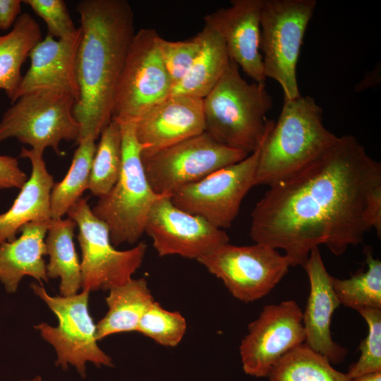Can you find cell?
Wrapping results in <instances>:
<instances>
[{
    "label": "cell",
    "mask_w": 381,
    "mask_h": 381,
    "mask_svg": "<svg viewBox=\"0 0 381 381\" xmlns=\"http://www.w3.org/2000/svg\"><path fill=\"white\" fill-rule=\"evenodd\" d=\"M81 30L68 37L56 40L47 35L29 54L30 65L22 77L13 103L20 97L37 91H53L79 99L76 57Z\"/></svg>",
    "instance_id": "cell-18"
},
{
    "label": "cell",
    "mask_w": 381,
    "mask_h": 381,
    "mask_svg": "<svg viewBox=\"0 0 381 381\" xmlns=\"http://www.w3.org/2000/svg\"><path fill=\"white\" fill-rule=\"evenodd\" d=\"M186 329V319L179 312L167 310L155 301L143 315L136 332L162 346L174 347Z\"/></svg>",
    "instance_id": "cell-30"
},
{
    "label": "cell",
    "mask_w": 381,
    "mask_h": 381,
    "mask_svg": "<svg viewBox=\"0 0 381 381\" xmlns=\"http://www.w3.org/2000/svg\"><path fill=\"white\" fill-rule=\"evenodd\" d=\"M303 267L310 282V292L303 312L305 344L331 364L340 363L345 359L348 349L333 340L330 330L334 312L340 303L318 247L311 249Z\"/></svg>",
    "instance_id": "cell-19"
},
{
    "label": "cell",
    "mask_w": 381,
    "mask_h": 381,
    "mask_svg": "<svg viewBox=\"0 0 381 381\" xmlns=\"http://www.w3.org/2000/svg\"><path fill=\"white\" fill-rule=\"evenodd\" d=\"M135 123L141 157H148L205 132L202 99L171 95L149 109Z\"/></svg>",
    "instance_id": "cell-16"
},
{
    "label": "cell",
    "mask_w": 381,
    "mask_h": 381,
    "mask_svg": "<svg viewBox=\"0 0 381 381\" xmlns=\"http://www.w3.org/2000/svg\"><path fill=\"white\" fill-rule=\"evenodd\" d=\"M262 4V0H232L204 17L205 24L223 39L229 59L257 83L267 79L260 48Z\"/></svg>",
    "instance_id": "cell-17"
},
{
    "label": "cell",
    "mask_w": 381,
    "mask_h": 381,
    "mask_svg": "<svg viewBox=\"0 0 381 381\" xmlns=\"http://www.w3.org/2000/svg\"><path fill=\"white\" fill-rule=\"evenodd\" d=\"M248 155L203 132L141 158L152 190L158 195H171L179 188Z\"/></svg>",
    "instance_id": "cell-11"
},
{
    "label": "cell",
    "mask_w": 381,
    "mask_h": 381,
    "mask_svg": "<svg viewBox=\"0 0 381 381\" xmlns=\"http://www.w3.org/2000/svg\"><path fill=\"white\" fill-rule=\"evenodd\" d=\"M20 157L30 160L31 175L11 207L0 214V244L16 238L20 228L28 223L52 219L50 195L55 182L47 169L43 155L22 147Z\"/></svg>",
    "instance_id": "cell-20"
},
{
    "label": "cell",
    "mask_w": 381,
    "mask_h": 381,
    "mask_svg": "<svg viewBox=\"0 0 381 381\" xmlns=\"http://www.w3.org/2000/svg\"><path fill=\"white\" fill-rule=\"evenodd\" d=\"M135 122H118L122 138L121 173L111 191L99 198L91 208L107 226L111 242L115 246L134 244L140 238L152 205L163 195L152 190L147 179Z\"/></svg>",
    "instance_id": "cell-5"
},
{
    "label": "cell",
    "mask_w": 381,
    "mask_h": 381,
    "mask_svg": "<svg viewBox=\"0 0 381 381\" xmlns=\"http://www.w3.org/2000/svg\"><path fill=\"white\" fill-rule=\"evenodd\" d=\"M357 311L368 329L358 347L360 357L346 373L350 380L381 371V309L365 308Z\"/></svg>",
    "instance_id": "cell-31"
},
{
    "label": "cell",
    "mask_w": 381,
    "mask_h": 381,
    "mask_svg": "<svg viewBox=\"0 0 381 381\" xmlns=\"http://www.w3.org/2000/svg\"><path fill=\"white\" fill-rule=\"evenodd\" d=\"M70 168L59 182L54 183L50 195L52 219H60L82 198L88 188L92 160L96 152L95 140L91 137L80 139L77 143Z\"/></svg>",
    "instance_id": "cell-26"
},
{
    "label": "cell",
    "mask_w": 381,
    "mask_h": 381,
    "mask_svg": "<svg viewBox=\"0 0 381 381\" xmlns=\"http://www.w3.org/2000/svg\"><path fill=\"white\" fill-rule=\"evenodd\" d=\"M26 174L20 169L17 158L0 155V190L20 189L28 180Z\"/></svg>",
    "instance_id": "cell-34"
},
{
    "label": "cell",
    "mask_w": 381,
    "mask_h": 381,
    "mask_svg": "<svg viewBox=\"0 0 381 381\" xmlns=\"http://www.w3.org/2000/svg\"><path fill=\"white\" fill-rule=\"evenodd\" d=\"M269 381H351L305 343L284 354L273 366Z\"/></svg>",
    "instance_id": "cell-27"
},
{
    "label": "cell",
    "mask_w": 381,
    "mask_h": 381,
    "mask_svg": "<svg viewBox=\"0 0 381 381\" xmlns=\"http://www.w3.org/2000/svg\"><path fill=\"white\" fill-rule=\"evenodd\" d=\"M75 100L53 91H37L20 97L0 121V143L16 138L43 155L47 147L58 155L62 140L80 138V126L73 109Z\"/></svg>",
    "instance_id": "cell-8"
},
{
    "label": "cell",
    "mask_w": 381,
    "mask_h": 381,
    "mask_svg": "<svg viewBox=\"0 0 381 381\" xmlns=\"http://www.w3.org/2000/svg\"><path fill=\"white\" fill-rule=\"evenodd\" d=\"M322 109L306 95L284 100L279 116L260 147L256 185L270 186L315 159L337 140L322 121Z\"/></svg>",
    "instance_id": "cell-4"
},
{
    "label": "cell",
    "mask_w": 381,
    "mask_h": 381,
    "mask_svg": "<svg viewBox=\"0 0 381 381\" xmlns=\"http://www.w3.org/2000/svg\"><path fill=\"white\" fill-rule=\"evenodd\" d=\"M260 147L243 160L179 188L171 195L172 203L219 229L230 227L244 197L255 186Z\"/></svg>",
    "instance_id": "cell-13"
},
{
    "label": "cell",
    "mask_w": 381,
    "mask_h": 381,
    "mask_svg": "<svg viewBox=\"0 0 381 381\" xmlns=\"http://www.w3.org/2000/svg\"><path fill=\"white\" fill-rule=\"evenodd\" d=\"M20 0H0V30H6L13 25L20 15Z\"/></svg>",
    "instance_id": "cell-35"
},
{
    "label": "cell",
    "mask_w": 381,
    "mask_h": 381,
    "mask_svg": "<svg viewBox=\"0 0 381 381\" xmlns=\"http://www.w3.org/2000/svg\"><path fill=\"white\" fill-rule=\"evenodd\" d=\"M122 165L120 125L111 119L102 130L92 160L88 190L94 196L107 195L119 179Z\"/></svg>",
    "instance_id": "cell-29"
},
{
    "label": "cell",
    "mask_w": 381,
    "mask_h": 381,
    "mask_svg": "<svg viewBox=\"0 0 381 381\" xmlns=\"http://www.w3.org/2000/svg\"><path fill=\"white\" fill-rule=\"evenodd\" d=\"M66 214L78 228L83 291H109L131 280L143 263L147 245L140 242L128 250L116 249L107 226L92 213L87 197L80 198Z\"/></svg>",
    "instance_id": "cell-9"
},
{
    "label": "cell",
    "mask_w": 381,
    "mask_h": 381,
    "mask_svg": "<svg viewBox=\"0 0 381 381\" xmlns=\"http://www.w3.org/2000/svg\"><path fill=\"white\" fill-rule=\"evenodd\" d=\"M315 0H262L260 51L265 76L277 81L284 100L301 95L296 66Z\"/></svg>",
    "instance_id": "cell-6"
},
{
    "label": "cell",
    "mask_w": 381,
    "mask_h": 381,
    "mask_svg": "<svg viewBox=\"0 0 381 381\" xmlns=\"http://www.w3.org/2000/svg\"><path fill=\"white\" fill-rule=\"evenodd\" d=\"M39 24L28 13L19 16L13 29L0 36V90L12 102L22 79L21 67L42 40Z\"/></svg>",
    "instance_id": "cell-25"
},
{
    "label": "cell",
    "mask_w": 381,
    "mask_h": 381,
    "mask_svg": "<svg viewBox=\"0 0 381 381\" xmlns=\"http://www.w3.org/2000/svg\"><path fill=\"white\" fill-rule=\"evenodd\" d=\"M200 51L185 76L176 84L171 95H188L205 98L215 87L230 59L222 37L205 24L199 32Z\"/></svg>",
    "instance_id": "cell-23"
},
{
    "label": "cell",
    "mask_w": 381,
    "mask_h": 381,
    "mask_svg": "<svg viewBox=\"0 0 381 381\" xmlns=\"http://www.w3.org/2000/svg\"><path fill=\"white\" fill-rule=\"evenodd\" d=\"M106 315L97 322L98 341L114 334L136 332L146 310L155 301L144 278L131 279L109 290Z\"/></svg>",
    "instance_id": "cell-22"
},
{
    "label": "cell",
    "mask_w": 381,
    "mask_h": 381,
    "mask_svg": "<svg viewBox=\"0 0 381 381\" xmlns=\"http://www.w3.org/2000/svg\"><path fill=\"white\" fill-rule=\"evenodd\" d=\"M159 46L174 87L185 76L198 56L202 46L200 35L198 32L193 38L183 41H169L160 37Z\"/></svg>",
    "instance_id": "cell-32"
},
{
    "label": "cell",
    "mask_w": 381,
    "mask_h": 381,
    "mask_svg": "<svg viewBox=\"0 0 381 381\" xmlns=\"http://www.w3.org/2000/svg\"><path fill=\"white\" fill-rule=\"evenodd\" d=\"M351 381H381V371L360 376Z\"/></svg>",
    "instance_id": "cell-36"
},
{
    "label": "cell",
    "mask_w": 381,
    "mask_h": 381,
    "mask_svg": "<svg viewBox=\"0 0 381 381\" xmlns=\"http://www.w3.org/2000/svg\"><path fill=\"white\" fill-rule=\"evenodd\" d=\"M75 222L71 219H52L45 237L49 279L60 278V296L78 294L81 289L80 262L73 243Z\"/></svg>",
    "instance_id": "cell-24"
},
{
    "label": "cell",
    "mask_w": 381,
    "mask_h": 381,
    "mask_svg": "<svg viewBox=\"0 0 381 381\" xmlns=\"http://www.w3.org/2000/svg\"><path fill=\"white\" fill-rule=\"evenodd\" d=\"M159 38L151 28L135 33L116 88L111 119L135 121L171 96L173 84L162 61Z\"/></svg>",
    "instance_id": "cell-10"
},
{
    "label": "cell",
    "mask_w": 381,
    "mask_h": 381,
    "mask_svg": "<svg viewBox=\"0 0 381 381\" xmlns=\"http://www.w3.org/2000/svg\"><path fill=\"white\" fill-rule=\"evenodd\" d=\"M32 10L42 18L48 29L47 35L63 39L74 35V25L66 3L63 0H24Z\"/></svg>",
    "instance_id": "cell-33"
},
{
    "label": "cell",
    "mask_w": 381,
    "mask_h": 381,
    "mask_svg": "<svg viewBox=\"0 0 381 381\" xmlns=\"http://www.w3.org/2000/svg\"><path fill=\"white\" fill-rule=\"evenodd\" d=\"M305 341L303 311L296 301L265 306L248 325V333L241 341L243 369L251 376L267 377L284 354Z\"/></svg>",
    "instance_id": "cell-14"
},
{
    "label": "cell",
    "mask_w": 381,
    "mask_h": 381,
    "mask_svg": "<svg viewBox=\"0 0 381 381\" xmlns=\"http://www.w3.org/2000/svg\"><path fill=\"white\" fill-rule=\"evenodd\" d=\"M21 381H43L42 378L40 376V375H37L32 379H29V380H23Z\"/></svg>",
    "instance_id": "cell-37"
},
{
    "label": "cell",
    "mask_w": 381,
    "mask_h": 381,
    "mask_svg": "<svg viewBox=\"0 0 381 381\" xmlns=\"http://www.w3.org/2000/svg\"><path fill=\"white\" fill-rule=\"evenodd\" d=\"M202 104L205 132L248 155L260 147L274 124L266 117L273 102L265 83L247 82L231 59Z\"/></svg>",
    "instance_id": "cell-3"
},
{
    "label": "cell",
    "mask_w": 381,
    "mask_h": 381,
    "mask_svg": "<svg viewBox=\"0 0 381 381\" xmlns=\"http://www.w3.org/2000/svg\"><path fill=\"white\" fill-rule=\"evenodd\" d=\"M366 270L349 279L331 277L335 294L340 303L356 310L365 308L381 309V262L375 258L370 247H365Z\"/></svg>",
    "instance_id": "cell-28"
},
{
    "label": "cell",
    "mask_w": 381,
    "mask_h": 381,
    "mask_svg": "<svg viewBox=\"0 0 381 381\" xmlns=\"http://www.w3.org/2000/svg\"><path fill=\"white\" fill-rule=\"evenodd\" d=\"M30 286L58 319L56 327L46 322L35 326L41 337L54 348L56 365L66 370L71 365L82 377L86 375L87 362L97 368L114 366L112 359L97 344V327L88 308L90 292L52 296L41 284L33 283Z\"/></svg>",
    "instance_id": "cell-7"
},
{
    "label": "cell",
    "mask_w": 381,
    "mask_h": 381,
    "mask_svg": "<svg viewBox=\"0 0 381 381\" xmlns=\"http://www.w3.org/2000/svg\"><path fill=\"white\" fill-rule=\"evenodd\" d=\"M159 256L177 255L199 260L228 243L226 233L198 215L175 206L163 195L152 205L145 226Z\"/></svg>",
    "instance_id": "cell-15"
},
{
    "label": "cell",
    "mask_w": 381,
    "mask_h": 381,
    "mask_svg": "<svg viewBox=\"0 0 381 381\" xmlns=\"http://www.w3.org/2000/svg\"><path fill=\"white\" fill-rule=\"evenodd\" d=\"M220 279L236 298L252 302L267 295L288 272L291 261L262 243L224 244L197 260Z\"/></svg>",
    "instance_id": "cell-12"
},
{
    "label": "cell",
    "mask_w": 381,
    "mask_h": 381,
    "mask_svg": "<svg viewBox=\"0 0 381 381\" xmlns=\"http://www.w3.org/2000/svg\"><path fill=\"white\" fill-rule=\"evenodd\" d=\"M76 11L81 30L76 57L80 94L73 113L79 140H96L111 120L116 88L135 33L134 14L126 0H82Z\"/></svg>",
    "instance_id": "cell-2"
},
{
    "label": "cell",
    "mask_w": 381,
    "mask_h": 381,
    "mask_svg": "<svg viewBox=\"0 0 381 381\" xmlns=\"http://www.w3.org/2000/svg\"><path fill=\"white\" fill-rule=\"evenodd\" d=\"M52 219L28 223L20 228L18 238L0 244V282L7 293H16L25 276L33 277L41 284L49 282L44 256Z\"/></svg>",
    "instance_id": "cell-21"
},
{
    "label": "cell",
    "mask_w": 381,
    "mask_h": 381,
    "mask_svg": "<svg viewBox=\"0 0 381 381\" xmlns=\"http://www.w3.org/2000/svg\"><path fill=\"white\" fill-rule=\"evenodd\" d=\"M372 229L380 237L381 164L346 135L270 186L252 211L250 236L303 266L313 248L323 244L341 255Z\"/></svg>",
    "instance_id": "cell-1"
}]
</instances>
